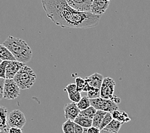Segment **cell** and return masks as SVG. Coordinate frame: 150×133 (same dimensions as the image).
I'll return each mask as SVG.
<instances>
[{
    "label": "cell",
    "mask_w": 150,
    "mask_h": 133,
    "mask_svg": "<svg viewBox=\"0 0 150 133\" xmlns=\"http://www.w3.org/2000/svg\"><path fill=\"white\" fill-rule=\"evenodd\" d=\"M64 91L66 92L68 95L71 94V93H73L74 92H77V90L76 84V83L69 84V85L67 86L65 89H64Z\"/></svg>",
    "instance_id": "obj_27"
},
{
    "label": "cell",
    "mask_w": 150,
    "mask_h": 133,
    "mask_svg": "<svg viewBox=\"0 0 150 133\" xmlns=\"http://www.w3.org/2000/svg\"><path fill=\"white\" fill-rule=\"evenodd\" d=\"M76 124L81 125L83 127H91L93 126V119L85 117H82L79 115L74 120Z\"/></svg>",
    "instance_id": "obj_18"
},
{
    "label": "cell",
    "mask_w": 150,
    "mask_h": 133,
    "mask_svg": "<svg viewBox=\"0 0 150 133\" xmlns=\"http://www.w3.org/2000/svg\"><path fill=\"white\" fill-rule=\"evenodd\" d=\"M13 80L22 90L30 88L36 81L37 75L33 69L28 66L25 65L16 74Z\"/></svg>",
    "instance_id": "obj_3"
},
{
    "label": "cell",
    "mask_w": 150,
    "mask_h": 133,
    "mask_svg": "<svg viewBox=\"0 0 150 133\" xmlns=\"http://www.w3.org/2000/svg\"><path fill=\"white\" fill-rule=\"evenodd\" d=\"M84 127L76 123L75 124V133H83Z\"/></svg>",
    "instance_id": "obj_29"
},
{
    "label": "cell",
    "mask_w": 150,
    "mask_h": 133,
    "mask_svg": "<svg viewBox=\"0 0 150 133\" xmlns=\"http://www.w3.org/2000/svg\"><path fill=\"white\" fill-rule=\"evenodd\" d=\"M112 119H113V117H112L111 112L107 113L102 122L100 126V129L102 130V129H103L105 126H107V125H108L110 122L112 120Z\"/></svg>",
    "instance_id": "obj_23"
},
{
    "label": "cell",
    "mask_w": 150,
    "mask_h": 133,
    "mask_svg": "<svg viewBox=\"0 0 150 133\" xmlns=\"http://www.w3.org/2000/svg\"><path fill=\"white\" fill-rule=\"evenodd\" d=\"M46 16L62 28H90L97 26L102 16L74 9L67 0H41Z\"/></svg>",
    "instance_id": "obj_1"
},
{
    "label": "cell",
    "mask_w": 150,
    "mask_h": 133,
    "mask_svg": "<svg viewBox=\"0 0 150 133\" xmlns=\"http://www.w3.org/2000/svg\"><path fill=\"white\" fill-rule=\"evenodd\" d=\"M112 100H113V101L115 102L116 104H120L121 102V99L119 97H117L116 95H114Z\"/></svg>",
    "instance_id": "obj_32"
},
{
    "label": "cell",
    "mask_w": 150,
    "mask_h": 133,
    "mask_svg": "<svg viewBox=\"0 0 150 133\" xmlns=\"http://www.w3.org/2000/svg\"><path fill=\"white\" fill-rule=\"evenodd\" d=\"M26 119L24 113L19 110H15L8 114V123L10 127H19L23 129L26 124Z\"/></svg>",
    "instance_id": "obj_6"
},
{
    "label": "cell",
    "mask_w": 150,
    "mask_h": 133,
    "mask_svg": "<svg viewBox=\"0 0 150 133\" xmlns=\"http://www.w3.org/2000/svg\"><path fill=\"white\" fill-rule=\"evenodd\" d=\"M91 87H92V86H91L86 81L83 90V92H88L91 90Z\"/></svg>",
    "instance_id": "obj_31"
},
{
    "label": "cell",
    "mask_w": 150,
    "mask_h": 133,
    "mask_svg": "<svg viewBox=\"0 0 150 133\" xmlns=\"http://www.w3.org/2000/svg\"><path fill=\"white\" fill-rule=\"evenodd\" d=\"M81 110L79 108L76 102H70L67 104L64 107L65 117L67 120H74L79 115Z\"/></svg>",
    "instance_id": "obj_10"
},
{
    "label": "cell",
    "mask_w": 150,
    "mask_h": 133,
    "mask_svg": "<svg viewBox=\"0 0 150 133\" xmlns=\"http://www.w3.org/2000/svg\"><path fill=\"white\" fill-rule=\"evenodd\" d=\"M87 93L88 97L90 99L100 97V89L91 87V90L88 92H87Z\"/></svg>",
    "instance_id": "obj_22"
},
{
    "label": "cell",
    "mask_w": 150,
    "mask_h": 133,
    "mask_svg": "<svg viewBox=\"0 0 150 133\" xmlns=\"http://www.w3.org/2000/svg\"><path fill=\"white\" fill-rule=\"evenodd\" d=\"M20 88L13 79L6 78L3 83V98L15 99L20 96Z\"/></svg>",
    "instance_id": "obj_4"
},
{
    "label": "cell",
    "mask_w": 150,
    "mask_h": 133,
    "mask_svg": "<svg viewBox=\"0 0 150 133\" xmlns=\"http://www.w3.org/2000/svg\"><path fill=\"white\" fill-rule=\"evenodd\" d=\"M69 96V99L71 100L72 102L77 103L78 102H79V100L81 99L82 97L81 95V92H76L73 93H71V94L68 95Z\"/></svg>",
    "instance_id": "obj_26"
},
{
    "label": "cell",
    "mask_w": 150,
    "mask_h": 133,
    "mask_svg": "<svg viewBox=\"0 0 150 133\" xmlns=\"http://www.w3.org/2000/svg\"><path fill=\"white\" fill-rule=\"evenodd\" d=\"M94 0H67L71 7L77 11L91 12V6Z\"/></svg>",
    "instance_id": "obj_8"
},
{
    "label": "cell",
    "mask_w": 150,
    "mask_h": 133,
    "mask_svg": "<svg viewBox=\"0 0 150 133\" xmlns=\"http://www.w3.org/2000/svg\"><path fill=\"white\" fill-rule=\"evenodd\" d=\"M3 44L9 49L16 60L26 63L29 62L33 56V51L26 42L20 38L9 36Z\"/></svg>",
    "instance_id": "obj_2"
},
{
    "label": "cell",
    "mask_w": 150,
    "mask_h": 133,
    "mask_svg": "<svg viewBox=\"0 0 150 133\" xmlns=\"http://www.w3.org/2000/svg\"><path fill=\"white\" fill-rule=\"evenodd\" d=\"M123 125L122 122L120 121L116 120V119H112V120L110 122V123L105 126L104 128L102 130H100V132L102 133H117L121 127V125Z\"/></svg>",
    "instance_id": "obj_14"
},
{
    "label": "cell",
    "mask_w": 150,
    "mask_h": 133,
    "mask_svg": "<svg viewBox=\"0 0 150 133\" xmlns=\"http://www.w3.org/2000/svg\"><path fill=\"white\" fill-rule=\"evenodd\" d=\"M10 61H1V64H0V78L2 79H6V66Z\"/></svg>",
    "instance_id": "obj_24"
},
{
    "label": "cell",
    "mask_w": 150,
    "mask_h": 133,
    "mask_svg": "<svg viewBox=\"0 0 150 133\" xmlns=\"http://www.w3.org/2000/svg\"><path fill=\"white\" fill-rule=\"evenodd\" d=\"M85 80L91 86H92V87L100 89L103 80V78L102 74L95 73L91 75L87 76L85 78Z\"/></svg>",
    "instance_id": "obj_13"
},
{
    "label": "cell",
    "mask_w": 150,
    "mask_h": 133,
    "mask_svg": "<svg viewBox=\"0 0 150 133\" xmlns=\"http://www.w3.org/2000/svg\"><path fill=\"white\" fill-rule=\"evenodd\" d=\"M23 131L22 130V129L19 128V127H10L9 129V133H23Z\"/></svg>",
    "instance_id": "obj_28"
},
{
    "label": "cell",
    "mask_w": 150,
    "mask_h": 133,
    "mask_svg": "<svg viewBox=\"0 0 150 133\" xmlns=\"http://www.w3.org/2000/svg\"><path fill=\"white\" fill-rule=\"evenodd\" d=\"M110 0H94L91 9V12L95 15L102 16L108 9Z\"/></svg>",
    "instance_id": "obj_9"
},
{
    "label": "cell",
    "mask_w": 150,
    "mask_h": 133,
    "mask_svg": "<svg viewBox=\"0 0 150 133\" xmlns=\"http://www.w3.org/2000/svg\"><path fill=\"white\" fill-rule=\"evenodd\" d=\"M99 132H100V129L98 127L91 126V127L88 128L87 133H99Z\"/></svg>",
    "instance_id": "obj_30"
},
{
    "label": "cell",
    "mask_w": 150,
    "mask_h": 133,
    "mask_svg": "<svg viewBox=\"0 0 150 133\" xmlns=\"http://www.w3.org/2000/svg\"><path fill=\"white\" fill-rule=\"evenodd\" d=\"M0 59L1 61H15L16 58L9 49L3 44L0 46Z\"/></svg>",
    "instance_id": "obj_15"
},
{
    "label": "cell",
    "mask_w": 150,
    "mask_h": 133,
    "mask_svg": "<svg viewBox=\"0 0 150 133\" xmlns=\"http://www.w3.org/2000/svg\"><path fill=\"white\" fill-rule=\"evenodd\" d=\"M91 105L95 107L97 110H103L107 112H112L113 111L119 110L117 104L113 101L112 99H103L98 97L90 99Z\"/></svg>",
    "instance_id": "obj_5"
},
{
    "label": "cell",
    "mask_w": 150,
    "mask_h": 133,
    "mask_svg": "<svg viewBox=\"0 0 150 133\" xmlns=\"http://www.w3.org/2000/svg\"><path fill=\"white\" fill-rule=\"evenodd\" d=\"M25 63L20 62L19 61H10L6 66V79H13L16 74L19 70L25 65Z\"/></svg>",
    "instance_id": "obj_11"
},
{
    "label": "cell",
    "mask_w": 150,
    "mask_h": 133,
    "mask_svg": "<svg viewBox=\"0 0 150 133\" xmlns=\"http://www.w3.org/2000/svg\"><path fill=\"white\" fill-rule=\"evenodd\" d=\"M75 81H76L77 91L79 92H83V88L84 87L85 83H86L85 79L84 80V79H83L81 77H77V78H76Z\"/></svg>",
    "instance_id": "obj_25"
},
{
    "label": "cell",
    "mask_w": 150,
    "mask_h": 133,
    "mask_svg": "<svg viewBox=\"0 0 150 133\" xmlns=\"http://www.w3.org/2000/svg\"><path fill=\"white\" fill-rule=\"evenodd\" d=\"M96 111H97V110H96L95 107H93V106H90L86 109L81 110L79 116L85 117L89 118H91V119H93Z\"/></svg>",
    "instance_id": "obj_20"
},
{
    "label": "cell",
    "mask_w": 150,
    "mask_h": 133,
    "mask_svg": "<svg viewBox=\"0 0 150 133\" xmlns=\"http://www.w3.org/2000/svg\"><path fill=\"white\" fill-rule=\"evenodd\" d=\"M107 113H108L107 111L103 110H97L93 118V126L100 129V126L102 124V122Z\"/></svg>",
    "instance_id": "obj_17"
},
{
    "label": "cell",
    "mask_w": 150,
    "mask_h": 133,
    "mask_svg": "<svg viewBox=\"0 0 150 133\" xmlns=\"http://www.w3.org/2000/svg\"><path fill=\"white\" fill-rule=\"evenodd\" d=\"M8 110L4 106H1V116H0V132L9 133L10 126L8 123Z\"/></svg>",
    "instance_id": "obj_12"
},
{
    "label": "cell",
    "mask_w": 150,
    "mask_h": 133,
    "mask_svg": "<svg viewBox=\"0 0 150 133\" xmlns=\"http://www.w3.org/2000/svg\"><path fill=\"white\" fill-rule=\"evenodd\" d=\"M116 83L114 79L107 77L103 78L100 88V97L112 99L114 97Z\"/></svg>",
    "instance_id": "obj_7"
},
{
    "label": "cell",
    "mask_w": 150,
    "mask_h": 133,
    "mask_svg": "<svg viewBox=\"0 0 150 133\" xmlns=\"http://www.w3.org/2000/svg\"><path fill=\"white\" fill-rule=\"evenodd\" d=\"M76 122L72 120H67L62 125V131L64 133H75Z\"/></svg>",
    "instance_id": "obj_19"
},
{
    "label": "cell",
    "mask_w": 150,
    "mask_h": 133,
    "mask_svg": "<svg viewBox=\"0 0 150 133\" xmlns=\"http://www.w3.org/2000/svg\"><path fill=\"white\" fill-rule=\"evenodd\" d=\"M77 106L79 107L81 110H83L88 108L91 105L90 99L88 97V96H83L81 99L79 100V102L77 103Z\"/></svg>",
    "instance_id": "obj_21"
},
{
    "label": "cell",
    "mask_w": 150,
    "mask_h": 133,
    "mask_svg": "<svg viewBox=\"0 0 150 133\" xmlns=\"http://www.w3.org/2000/svg\"><path fill=\"white\" fill-rule=\"evenodd\" d=\"M112 115L114 119H116L122 122L123 124L127 122L130 121V118L128 117V114L123 111H120L119 110H116L111 112Z\"/></svg>",
    "instance_id": "obj_16"
}]
</instances>
